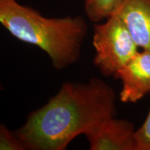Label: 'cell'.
Wrapping results in <instances>:
<instances>
[{
  "mask_svg": "<svg viewBox=\"0 0 150 150\" xmlns=\"http://www.w3.org/2000/svg\"><path fill=\"white\" fill-rule=\"evenodd\" d=\"M116 98L111 86L100 79L65 82L15 132L26 150H64L78 136L115 116Z\"/></svg>",
  "mask_w": 150,
  "mask_h": 150,
  "instance_id": "1",
  "label": "cell"
},
{
  "mask_svg": "<svg viewBox=\"0 0 150 150\" xmlns=\"http://www.w3.org/2000/svg\"><path fill=\"white\" fill-rule=\"evenodd\" d=\"M0 22L18 40L45 52L56 70L80 59L88 31L83 17L46 18L16 0H0Z\"/></svg>",
  "mask_w": 150,
  "mask_h": 150,
  "instance_id": "2",
  "label": "cell"
},
{
  "mask_svg": "<svg viewBox=\"0 0 150 150\" xmlns=\"http://www.w3.org/2000/svg\"><path fill=\"white\" fill-rule=\"evenodd\" d=\"M93 45L95 51L93 63L103 76H114L138 52L128 28L112 15L103 23L93 26Z\"/></svg>",
  "mask_w": 150,
  "mask_h": 150,
  "instance_id": "3",
  "label": "cell"
},
{
  "mask_svg": "<svg viewBox=\"0 0 150 150\" xmlns=\"http://www.w3.org/2000/svg\"><path fill=\"white\" fill-rule=\"evenodd\" d=\"M134 125L115 116L107 117L84 134L91 150H134Z\"/></svg>",
  "mask_w": 150,
  "mask_h": 150,
  "instance_id": "4",
  "label": "cell"
},
{
  "mask_svg": "<svg viewBox=\"0 0 150 150\" xmlns=\"http://www.w3.org/2000/svg\"><path fill=\"white\" fill-rule=\"evenodd\" d=\"M122 84L120 99L123 103H136L150 93V51L138 52L116 73Z\"/></svg>",
  "mask_w": 150,
  "mask_h": 150,
  "instance_id": "5",
  "label": "cell"
},
{
  "mask_svg": "<svg viewBox=\"0 0 150 150\" xmlns=\"http://www.w3.org/2000/svg\"><path fill=\"white\" fill-rule=\"evenodd\" d=\"M112 15L125 23L139 47L150 51V0H121Z\"/></svg>",
  "mask_w": 150,
  "mask_h": 150,
  "instance_id": "6",
  "label": "cell"
},
{
  "mask_svg": "<svg viewBox=\"0 0 150 150\" xmlns=\"http://www.w3.org/2000/svg\"><path fill=\"white\" fill-rule=\"evenodd\" d=\"M121 0H86L84 11L94 24L104 21L111 16Z\"/></svg>",
  "mask_w": 150,
  "mask_h": 150,
  "instance_id": "7",
  "label": "cell"
},
{
  "mask_svg": "<svg viewBox=\"0 0 150 150\" xmlns=\"http://www.w3.org/2000/svg\"><path fill=\"white\" fill-rule=\"evenodd\" d=\"M134 150H150V107L144 123L134 132Z\"/></svg>",
  "mask_w": 150,
  "mask_h": 150,
  "instance_id": "8",
  "label": "cell"
},
{
  "mask_svg": "<svg viewBox=\"0 0 150 150\" xmlns=\"http://www.w3.org/2000/svg\"><path fill=\"white\" fill-rule=\"evenodd\" d=\"M0 150H26L16 132L2 124L0 125Z\"/></svg>",
  "mask_w": 150,
  "mask_h": 150,
  "instance_id": "9",
  "label": "cell"
}]
</instances>
